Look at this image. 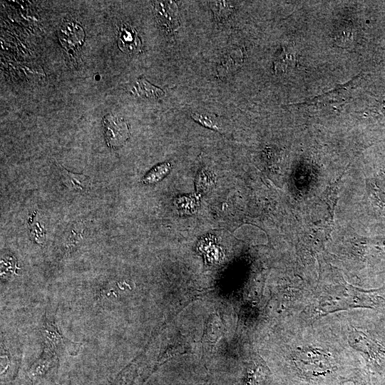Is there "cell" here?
<instances>
[{
  "instance_id": "8992f818",
  "label": "cell",
  "mask_w": 385,
  "mask_h": 385,
  "mask_svg": "<svg viewBox=\"0 0 385 385\" xmlns=\"http://www.w3.org/2000/svg\"><path fill=\"white\" fill-rule=\"evenodd\" d=\"M153 6L158 21L166 30L171 32L180 27L179 10L175 1H156Z\"/></svg>"
},
{
  "instance_id": "4fadbf2b",
  "label": "cell",
  "mask_w": 385,
  "mask_h": 385,
  "mask_svg": "<svg viewBox=\"0 0 385 385\" xmlns=\"http://www.w3.org/2000/svg\"><path fill=\"white\" fill-rule=\"evenodd\" d=\"M133 91L136 95L145 98H158L164 95V91L162 89L143 78L137 80Z\"/></svg>"
},
{
  "instance_id": "ba28073f",
  "label": "cell",
  "mask_w": 385,
  "mask_h": 385,
  "mask_svg": "<svg viewBox=\"0 0 385 385\" xmlns=\"http://www.w3.org/2000/svg\"><path fill=\"white\" fill-rule=\"evenodd\" d=\"M57 361V356L45 349L41 356L31 366L29 370V377L35 381L42 379L55 366Z\"/></svg>"
},
{
  "instance_id": "2e32d148",
  "label": "cell",
  "mask_w": 385,
  "mask_h": 385,
  "mask_svg": "<svg viewBox=\"0 0 385 385\" xmlns=\"http://www.w3.org/2000/svg\"><path fill=\"white\" fill-rule=\"evenodd\" d=\"M344 26L339 28L335 35V40L341 43V46L346 48L351 46L354 41V28L348 22Z\"/></svg>"
},
{
  "instance_id": "6da1fadb",
  "label": "cell",
  "mask_w": 385,
  "mask_h": 385,
  "mask_svg": "<svg viewBox=\"0 0 385 385\" xmlns=\"http://www.w3.org/2000/svg\"><path fill=\"white\" fill-rule=\"evenodd\" d=\"M282 341V385H359L358 362L339 334L334 314L289 319Z\"/></svg>"
},
{
  "instance_id": "5b68a950",
  "label": "cell",
  "mask_w": 385,
  "mask_h": 385,
  "mask_svg": "<svg viewBox=\"0 0 385 385\" xmlns=\"http://www.w3.org/2000/svg\"><path fill=\"white\" fill-rule=\"evenodd\" d=\"M103 125L106 142L112 148L122 146L129 137L128 125L121 118L107 114L103 118Z\"/></svg>"
},
{
  "instance_id": "7a4b0ae2",
  "label": "cell",
  "mask_w": 385,
  "mask_h": 385,
  "mask_svg": "<svg viewBox=\"0 0 385 385\" xmlns=\"http://www.w3.org/2000/svg\"><path fill=\"white\" fill-rule=\"evenodd\" d=\"M341 337L359 364L360 384H370L385 375V338L375 329L369 309H354L334 313Z\"/></svg>"
},
{
  "instance_id": "7c38bea8",
  "label": "cell",
  "mask_w": 385,
  "mask_h": 385,
  "mask_svg": "<svg viewBox=\"0 0 385 385\" xmlns=\"http://www.w3.org/2000/svg\"><path fill=\"white\" fill-rule=\"evenodd\" d=\"M297 55L283 46L278 51L274 60V70L277 73H284L287 68L294 67L297 63Z\"/></svg>"
},
{
  "instance_id": "8fae6325",
  "label": "cell",
  "mask_w": 385,
  "mask_h": 385,
  "mask_svg": "<svg viewBox=\"0 0 385 385\" xmlns=\"http://www.w3.org/2000/svg\"><path fill=\"white\" fill-rule=\"evenodd\" d=\"M58 168L62 181L70 190L82 192L88 188L90 185L88 177L83 174H77L69 172L59 165Z\"/></svg>"
},
{
  "instance_id": "5bb4252c",
  "label": "cell",
  "mask_w": 385,
  "mask_h": 385,
  "mask_svg": "<svg viewBox=\"0 0 385 385\" xmlns=\"http://www.w3.org/2000/svg\"><path fill=\"white\" fill-rule=\"evenodd\" d=\"M210 6L214 19L217 22L226 20L235 9L232 2L228 1H210Z\"/></svg>"
},
{
  "instance_id": "9c48e42d",
  "label": "cell",
  "mask_w": 385,
  "mask_h": 385,
  "mask_svg": "<svg viewBox=\"0 0 385 385\" xmlns=\"http://www.w3.org/2000/svg\"><path fill=\"white\" fill-rule=\"evenodd\" d=\"M243 62V53L240 48L229 50L224 54L217 66V73L221 78L227 77L237 71Z\"/></svg>"
},
{
  "instance_id": "ac0fdd59",
  "label": "cell",
  "mask_w": 385,
  "mask_h": 385,
  "mask_svg": "<svg viewBox=\"0 0 385 385\" xmlns=\"http://www.w3.org/2000/svg\"><path fill=\"white\" fill-rule=\"evenodd\" d=\"M375 106H376L374 108V113L385 115V97L377 100V104Z\"/></svg>"
},
{
  "instance_id": "277c9868",
  "label": "cell",
  "mask_w": 385,
  "mask_h": 385,
  "mask_svg": "<svg viewBox=\"0 0 385 385\" xmlns=\"http://www.w3.org/2000/svg\"><path fill=\"white\" fill-rule=\"evenodd\" d=\"M41 332L46 349L56 356L66 354L75 356L82 345L63 337L55 324L46 317Z\"/></svg>"
},
{
  "instance_id": "52a82bcc",
  "label": "cell",
  "mask_w": 385,
  "mask_h": 385,
  "mask_svg": "<svg viewBox=\"0 0 385 385\" xmlns=\"http://www.w3.org/2000/svg\"><path fill=\"white\" fill-rule=\"evenodd\" d=\"M118 46L125 53H138L141 42L136 31L129 25L123 24L118 34Z\"/></svg>"
},
{
  "instance_id": "9a60e30c",
  "label": "cell",
  "mask_w": 385,
  "mask_h": 385,
  "mask_svg": "<svg viewBox=\"0 0 385 385\" xmlns=\"http://www.w3.org/2000/svg\"><path fill=\"white\" fill-rule=\"evenodd\" d=\"M170 169L171 165L169 163L159 164L148 173L143 181L145 184L155 183L164 178L170 173Z\"/></svg>"
},
{
  "instance_id": "30bf717a",
  "label": "cell",
  "mask_w": 385,
  "mask_h": 385,
  "mask_svg": "<svg viewBox=\"0 0 385 385\" xmlns=\"http://www.w3.org/2000/svg\"><path fill=\"white\" fill-rule=\"evenodd\" d=\"M59 40L67 49H76L83 42V30L78 25L73 23H65L61 28Z\"/></svg>"
},
{
  "instance_id": "3957f363",
  "label": "cell",
  "mask_w": 385,
  "mask_h": 385,
  "mask_svg": "<svg viewBox=\"0 0 385 385\" xmlns=\"http://www.w3.org/2000/svg\"><path fill=\"white\" fill-rule=\"evenodd\" d=\"M366 178V213L374 232H385V158L370 168Z\"/></svg>"
},
{
  "instance_id": "e0dca14e",
  "label": "cell",
  "mask_w": 385,
  "mask_h": 385,
  "mask_svg": "<svg viewBox=\"0 0 385 385\" xmlns=\"http://www.w3.org/2000/svg\"><path fill=\"white\" fill-rule=\"evenodd\" d=\"M191 117L204 127L217 130H221V125L215 117L201 113H192Z\"/></svg>"
}]
</instances>
